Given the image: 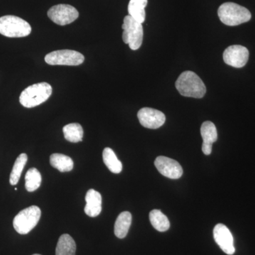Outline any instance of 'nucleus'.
<instances>
[{"label": "nucleus", "instance_id": "obj_1", "mask_svg": "<svg viewBox=\"0 0 255 255\" xmlns=\"http://www.w3.org/2000/svg\"><path fill=\"white\" fill-rule=\"evenodd\" d=\"M175 87L184 97L201 99L206 95L204 82L194 72L185 71L181 74L175 82Z\"/></svg>", "mask_w": 255, "mask_h": 255}, {"label": "nucleus", "instance_id": "obj_2", "mask_svg": "<svg viewBox=\"0 0 255 255\" xmlns=\"http://www.w3.org/2000/svg\"><path fill=\"white\" fill-rule=\"evenodd\" d=\"M221 22L230 26H238L251 19V11L244 6L233 2L221 4L218 10Z\"/></svg>", "mask_w": 255, "mask_h": 255}, {"label": "nucleus", "instance_id": "obj_3", "mask_svg": "<svg viewBox=\"0 0 255 255\" xmlns=\"http://www.w3.org/2000/svg\"><path fill=\"white\" fill-rule=\"evenodd\" d=\"M52 87L47 82L34 84L25 89L19 97V102L26 108H33L48 100Z\"/></svg>", "mask_w": 255, "mask_h": 255}, {"label": "nucleus", "instance_id": "obj_4", "mask_svg": "<svg viewBox=\"0 0 255 255\" xmlns=\"http://www.w3.org/2000/svg\"><path fill=\"white\" fill-rule=\"evenodd\" d=\"M29 23L22 18L12 15L0 17V33L9 38H21L31 33Z\"/></svg>", "mask_w": 255, "mask_h": 255}, {"label": "nucleus", "instance_id": "obj_5", "mask_svg": "<svg viewBox=\"0 0 255 255\" xmlns=\"http://www.w3.org/2000/svg\"><path fill=\"white\" fill-rule=\"evenodd\" d=\"M41 216V209L36 206H31L22 210L15 216L13 221L15 231L21 235L28 234L36 227Z\"/></svg>", "mask_w": 255, "mask_h": 255}, {"label": "nucleus", "instance_id": "obj_6", "mask_svg": "<svg viewBox=\"0 0 255 255\" xmlns=\"http://www.w3.org/2000/svg\"><path fill=\"white\" fill-rule=\"evenodd\" d=\"M123 28V41L132 50L140 48L143 38V28L141 23L134 19L130 15L125 16Z\"/></svg>", "mask_w": 255, "mask_h": 255}, {"label": "nucleus", "instance_id": "obj_7", "mask_svg": "<svg viewBox=\"0 0 255 255\" xmlns=\"http://www.w3.org/2000/svg\"><path fill=\"white\" fill-rule=\"evenodd\" d=\"M45 61L50 65L77 66L83 63L85 61V56L75 50H55L46 55Z\"/></svg>", "mask_w": 255, "mask_h": 255}, {"label": "nucleus", "instance_id": "obj_8", "mask_svg": "<svg viewBox=\"0 0 255 255\" xmlns=\"http://www.w3.org/2000/svg\"><path fill=\"white\" fill-rule=\"evenodd\" d=\"M48 16L56 24L65 26L75 21L79 17V12L71 5L58 4L48 10Z\"/></svg>", "mask_w": 255, "mask_h": 255}, {"label": "nucleus", "instance_id": "obj_9", "mask_svg": "<svg viewBox=\"0 0 255 255\" xmlns=\"http://www.w3.org/2000/svg\"><path fill=\"white\" fill-rule=\"evenodd\" d=\"M249 50L241 45H233L228 47L223 53L225 63L233 68H243L249 59Z\"/></svg>", "mask_w": 255, "mask_h": 255}, {"label": "nucleus", "instance_id": "obj_10", "mask_svg": "<svg viewBox=\"0 0 255 255\" xmlns=\"http://www.w3.org/2000/svg\"><path fill=\"white\" fill-rule=\"evenodd\" d=\"M137 118L142 127L150 129L159 128L166 121L165 115L162 112L148 107L139 111Z\"/></svg>", "mask_w": 255, "mask_h": 255}, {"label": "nucleus", "instance_id": "obj_11", "mask_svg": "<svg viewBox=\"0 0 255 255\" xmlns=\"http://www.w3.org/2000/svg\"><path fill=\"white\" fill-rule=\"evenodd\" d=\"M155 165L159 173L169 179H177L182 176V166L173 159L159 156L155 159Z\"/></svg>", "mask_w": 255, "mask_h": 255}, {"label": "nucleus", "instance_id": "obj_12", "mask_svg": "<svg viewBox=\"0 0 255 255\" xmlns=\"http://www.w3.org/2000/svg\"><path fill=\"white\" fill-rule=\"evenodd\" d=\"M214 237L216 243L226 254L233 255L236 253L232 233L225 225H216L214 229Z\"/></svg>", "mask_w": 255, "mask_h": 255}, {"label": "nucleus", "instance_id": "obj_13", "mask_svg": "<svg viewBox=\"0 0 255 255\" xmlns=\"http://www.w3.org/2000/svg\"><path fill=\"white\" fill-rule=\"evenodd\" d=\"M201 135L202 137V151L206 155H211L212 145L218 139L217 130L216 126L211 122H205L201 127Z\"/></svg>", "mask_w": 255, "mask_h": 255}, {"label": "nucleus", "instance_id": "obj_14", "mask_svg": "<svg viewBox=\"0 0 255 255\" xmlns=\"http://www.w3.org/2000/svg\"><path fill=\"white\" fill-rule=\"evenodd\" d=\"M86 206L85 208V212L90 217H97L102 212V198L100 193L95 190L90 189L87 191L86 196Z\"/></svg>", "mask_w": 255, "mask_h": 255}, {"label": "nucleus", "instance_id": "obj_15", "mask_svg": "<svg viewBox=\"0 0 255 255\" xmlns=\"http://www.w3.org/2000/svg\"><path fill=\"white\" fill-rule=\"evenodd\" d=\"M131 222V214L128 211H124L119 214L117 221H116L115 225H114L115 236L120 239H123L127 237Z\"/></svg>", "mask_w": 255, "mask_h": 255}, {"label": "nucleus", "instance_id": "obj_16", "mask_svg": "<svg viewBox=\"0 0 255 255\" xmlns=\"http://www.w3.org/2000/svg\"><path fill=\"white\" fill-rule=\"evenodd\" d=\"M76 244L73 238L68 234L60 236L55 249V255H75Z\"/></svg>", "mask_w": 255, "mask_h": 255}, {"label": "nucleus", "instance_id": "obj_17", "mask_svg": "<svg viewBox=\"0 0 255 255\" xmlns=\"http://www.w3.org/2000/svg\"><path fill=\"white\" fill-rule=\"evenodd\" d=\"M50 163L52 167L61 172H70L74 167L73 159L63 154L54 153L50 155Z\"/></svg>", "mask_w": 255, "mask_h": 255}, {"label": "nucleus", "instance_id": "obj_18", "mask_svg": "<svg viewBox=\"0 0 255 255\" xmlns=\"http://www.w3.org/2000/svg\"><path fill=\"white\" fill-rule=\"evenodd\" d=\"M147 0H130L128 4L129 15L140 23L145 20V7Z\"/></svg>", "mask_w": 255, "mask_h": 255}, {"label": "nucleus", "instance_id": "obj_19", "mask_svg": "<svg viewBox=\"0 0 255 255\" xmlns=\"http://www.w3.org/2000/svg\"><path fill=\"white\" fill-rule=\"evenodd\" d=\"M150 221L151 224L159 232H165L170 227L168 218L162 214L160 210L154 209L150 211Z\"/></svg>", "mask_w": 255, "mask_h": 255}, {"label": "nucleus", "instance_id": "obj_20", "mask_svg": "<svg viewBox=\"0 0 255 255\" xmlns=\"http://www.w3.org/2000/svg\"><path fill=\"white\" fill-rule=\"evenodd\" d=\"M103 161L110 169L114 174H119L122 171L123 165L122 162L116 155L115 152L110 147H106L103 151Z\"/></svg>", "mask_w": 255, "mask_h": 255}, {"label": "nucleus", "instance_id": "obj_21", "mask_svg": "<svg viewBox=\"0 0 255 255\" xmlns=\"http://www.w3.org/2000/svg\"><path fill=\"white\" fill-rule=\"evenodd\" d=\"M63 131L65 138L69 142H78L83 138V128L80 124H68L63 127Z\"/></svg>", "mask_w": 255, "mask_h": 255}, {"label": "nucleus", "instance_id": "obj_22", "mask_svg": "<svg viewBox=\"0 0 255 255\" xmlns=\"http://www.w3.org/2000/svg\"><path fill=\"white\" fill-rule=\"evenodd\" d=\"M27 160L28 156L25 153H21L16 158L14 166H13L12 171L10 174L9 182L11 185H16L18 184Z\"/></svg>", "mask_w": 255, "mask_h": 255}, {"label": "nucleus", "instance_id": "obj_23", "mask_svg": "<svg viewBox=\"0 0 255 255\" xmlns=\"http://www.w3.org/2000/svg\"><path fill=\"white\" fill-rule=\"evenodd\" d=\"M41 174L36 168L28 169L25 176V187L28 192H33L40 187L41 184Z\"/></svg>", "mask_w": 255, "mask_h": 255}, {"label": "nucleus", "instance_id": "obj_24", "mask_svg": "<svg viewBox=\"0 0 255 255\" xmlns=\"http://www.w3.org/2000/svg\"><path fill=\"white\" fill-rule=\"evenodd\" d=\"M41 255L35 254V255Z\"/></svg>", "mask_w": 255, "mask_h": 255}]
</instances>
